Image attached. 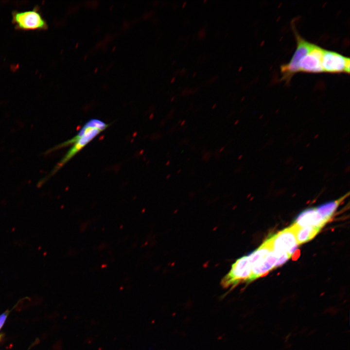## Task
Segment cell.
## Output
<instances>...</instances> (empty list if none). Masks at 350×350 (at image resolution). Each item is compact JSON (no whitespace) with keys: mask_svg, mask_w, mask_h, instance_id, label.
I'll return each mask as SVG.
<instances>
[{"mask_svg":"<svg viewBox=\"0 0 350 350\" xmlns=\"http://www.w3.org/2000/svg\"><path fill=\"white\" fill-rule=\"evenodd\" d=\"M170 176V175H168V176H167V178H168L169 177V176Z\"/></svg>","mask_w":350,"mask_h":350,"instance_id":"19","label":"cell"},{"mask_svg":"<svg viewBox=\"0 0 350 350\" xmlns=\"http://www.w3.org/2000/svg\"><path fill=\"white\" fill-rule=\"evenodd\" d=\"M324 49L313 44L309 52L299 62L298 71L318 73L324 72L322 59Z\"/></svg>","mask_w":350,"mask_h":350,"instance_id":"8","label":"cell"},{"mask_svg":"<svg viewBox=\"0 0 350 350\" xmlns=\"http://www.w3.org/2000/svg\"><path fill=\"white\" fill-rule=\"evenodd\" d=\"M349 194V192L337 200L322 204L316 208V209L324 218L330 221L338 206Z\"/></svg>","mask_w":350,"mask_h":350,"instance_id":"11","label":"cell"},{"mask_svg":"<svg viewBox=\"0 0 350 350\" xmlns=\"http://www.w3.org/2000/svg\"><path fill=\"white\" fill-rule=\"evenodd\" d=\"M8 313L7 311L5 312L3 314H2L1 315H0V329L1 328L2 325H3L7 316L8 315Z\"/></svg>","mask_w":350,"mask_h":350,"instance_id":"12","label":"cell"},{"mask_svg":"<svg viewBox=\"0 0 350 350\" xmlns=\"http://www.w3.org/2000/svg\"><path fill=\"white\" fill-rule=\"evenodd\" d=\"M175 77H173V79L171 81V83H173L174 81H175Z\"/></svg>","mask_w":350,"mask_h":350,"instance_id":"14","label":"cell"},{"mask_svg":"<svg viewBox=\"0 0 350 350\" xmlns=\"http://www.w3.org/2000/svg\"><path fill=\"white\" fill-rule=\"evenodd\" d=\"M322 64L324 72L350 73V58L334 52L324 50Z\"/></svg>","mask_w":350,"mask_h":350,"instance_id":"7","label":"cell"},{"mask_svg":"<svg viewBox=\"0 0 350 350\" xmlns=\"http://www.w3.org/2000/svg\"><path fill=\"white\" fill-rule=\"evenodd\" d=\"M12 23L16 29L24 31L44 30L48 28L46 20L38 8L12 13Z\"/></svg>","mask_w":350,"mask_h":350,"instance_id":"5","label":"cell"},{"mask_svg":"<svg viewBox=\"0 0 350 350\" xmlns=\"http://www.w3.org/2000/svg\"><path fill=\"white\" fill-rule=\"evenodd\" d=\"M108 126L109 124L101 120L91 119L87 122L72 138L52 148L50 150L51 152H53L61 148L72 145L67 153L56 164L49 175L41 179L39 183L42 185L45 183L100 133L106 129Z\"/></svg>","mask_w":350,"mask_h":350,"instance_id":"1","label":"cell"},{"mask_svg":"<svg viewBox=\"0 0 350 350\" xmlns=\"http://www.w3.org/2000/svg\"><path fill=\"white\" fill-rule=\"evenodd\" d=\"M223 149H224V148H222L220 150V151H221V150H223Z\"/></svg>","mask_w":350,"mask_h":350,"instance_id":"21","label":"cell"},{"mask_svg":"<svg viewBox=\"0 0 350 350\" xmlns=\"http://www.w3.org/2000/svg\"><path fill=\"white\" fill-rule=\"evenodd\" d=\"M216 104L214 105H213V106H212V109L214 108L216 106Z\"/></svg>","mask_w":350,"mask_h":350,"instance_id":"16","label":"cell"},{"mask_svg":"<svg viewBox=\"0 0 350 350\" xmlns=\"http://www.w3.org/2000/svg\"><path fill=\"white\" fill-rule=\"evenodd\" d=\"M266 240L271 249L279 258L285 256L291 257L298 245L292 225L272 235Z\"/></svg>","mask_w":350,"mask_h":350,"instance_id":"3","label":"cell"},{"mask_svg":"<svg viewBox=\"0 0 350 350\" xmlns=\"http://www.w3.org/2000/svg\"><path fill=\"white\" fill-rule=\"evenodd\" d=\"M174 99V97L173 98V99L171 100V101H172Z\"/></svg>","mask_w":350,"mask_h":350,"instance_id":"22","label":"cell"},{"mask_svg":"<svg viewBox=\"0 0 350 350\" xmlns=\"http://www.w3.org/2000/svg\"><path fill=\"white\" fill-rule=\"evenodd\" d=\"M292 225L294 228L298 245L312 240L321 229L319 228L312 226L300 227L294 223Z\"/></svg>","mask_w":350,"mask_h":350,"instance_id":"10","label":"cell"},{"mask_svg":"<svg viewBox=\"0 0 350 350\" xmlns=\"http://www.w3.org/2000/svg\"><path fill=\"white\" fill-rule=\"evenodd\" d=\"M186 3V2H184L183 3V5H182V7H183V8H184V6H185V5Z\"/></svg>","mask_w":350,"mask_h":350,"instance_id":"15","label":"cell"},{"mask_svg":"<svg viewBox=\"0 0 350 350\" xmlns=\"http://www.w3.org/2000/svg\"><path fill=\"white\" fill-rule=\"evenodd\" d=\"M328 221L318 213L316 208H313L301 212L294 223L300 227L312 226L322 228Z\"/></svg>","mask_w":350,"mask_h":350,"instance_id":"9","label":"cell"},{"mask_svg":"<svg viewBox=\"0 0 350 350\" xmlns=\"http://www.w3.org/2000/svg\"><path fill=\"white\" fill-rule=\"evenodd\" d=\"M247 257L251 266L250 282L266 275L288 260L286 258H279L271 249L266 240Z\"/></svg>","mask_w":350,"mask_h":350,"instance_id":"2","label":"cell"},{"mask_svg":"<svg viewBox=\"0 0 350 350\" xmlns=\"http://www.w3.org/2000/svg\"><path fill=\"white\" fill-rule=\"evenodd\" d=\"M206 1H207V0H205L204 2H206Z\"/></svg>","mask_w":350,"mask_h":350,"instance_id":"23","label":"cell"},{"mask_svg":"<svg viewBox=\"0 0 350 350\" xmlns=\"http://www.w3.org/2000/svg\"><path fill=\"white\" fill-rule=\"evenodd\" d=\"M206 35V31L204 29H202L199 31V34H198V37L199 38H203L204 37H205Z\"/></svg>","mask_w":350,"mask_h":350,"instance_id":"13","label":"cell"},{"mask_svg":"<svg viewBox=\"0 0 350 350\" xmlns=\"http://www.w3.org/2000/svg\"><path fill=\"white\" fill-rule=\"evenodd\" d=\"M169 163H170V161H169L167 163L166 165H168L169 164Z\"/></svg>","mask_w":350,"mask_h":350,"instance_id":"18","label":"cell"},{"mask_svg":"<svg viewBox=\"0 0 350 350\" xmlns=\"http://www.w3.org/2000/svg\"></svg>","mask_w":350,"mask_h":350,"instance_id":"24","label":"cell"},{"mask_svg":"<svg viewBox=\"0 0 350 350\" xmlns=\"http://www.w3.org/2000/svg\"><path fill=\"white\" fill-rule=\"evenodd\" d=\"M195 74H196V73H195H195H194V74H193V76H194L195 75Z\"/></svg>","mask_w":350,"mask_h":350,"instance_id":"20","label":"cell"},{"mask_svg":"<svg viewBox=\"0 0 350 350\" xmlns=\"http://www.w3.org/2000/svg\"><path fill=\"white\" fill-rule=\"evenodd\" d=\"M251 266L247 255L238 259L229 271L223 278L221 284L225 288H233L243 282H250Z\"/></svg>","mask_w":350,"mask_h":350,"instance_id":"4","label":"cell"},{"mask_svg":"<svg viewBox=\"0 0 350 350\" xmlns=\"http://www.w3.org/2000/svg\"><path fill=\"white\" fill-rule=\"evenodd\" d=\"M185 122V121H184L183 122H182L181 125H182Z\"/></svg>","mask_w":350,"mask_h":350,"instance_id":"17","label":"cell"},{"mask_svg":"<svg viewBox=\"0 0 350 350\" xmlns=\"http://www.w3.org/2000/svg\"><path fill=\"white\" fill-rule=\"evenodd\" d=\"M297 41V48L291 59L287 64L280 67L281 80L287 83L289 82L292 76L298 72V63L300 60L310 51L314 44L303 39L297 32L295 26H292Z\"/></svg>","mask_w":350,"mask_h":350,"instance_id":"6","label":"cell"}]
</instances>
